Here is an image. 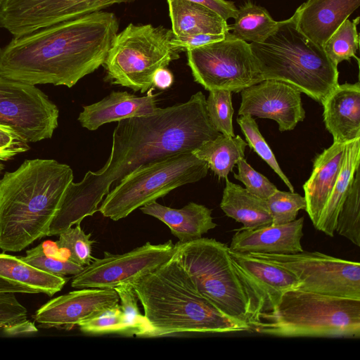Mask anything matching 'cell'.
Returning a JSON list of instances; mask_svg holds the SVG:
<instances>
[{
    "mask_svg": "<svg viewBox=\"0 0 360 360\" xmlns=\"http://www.w3.org/2000/svg\"><path fill=\"white\" fill-rule=\"evenodd\" d=\"M345 144L333 142L316 155L309 179L303 185L306 211L315 227L339 174Z\"/></svg>",
    "mask_w": 360,
    "mask_h": 360,
    "instance_id": "22",
    "label": "cell"
},
{
    "mask_svg": "<svg viewBox=\"0 0 360 360\" xmlns=\"http://www.w3.org/2000/svg\"><path fill=\"white\" fill-rule=\"evenodd\" d=\"M234 23L229 25V32L236 38L246 42H264L277 28L268 11L251 1L238 8Z\"/></svg>",
    "mask_w": 360,
    "mask_h": 360,
    "instance_id": "29",
    "label": "cell"
},
{
    "mask_svg": "<svg viewBox=\"0 0 360 360\" xmlns=\"http://www.w3.org/2000/svg\"><path fill=\"white\" fill-rule=\"evenodd\" d=\"M30 148L29 142L14 129L0 124V160H9Z\"/></svg>",
    "mask_w": 360,
    "mask_h": 360,
    "instance_id": "41",
    "label": "cell"
},
{
    "mask_svg": "<svg viewBox=\"0 0 360 360\" xmlns=\"http://www.w3.org/2000/svg\"><path fill=\"white\" fill-rule=\"evenodd\" d=\"M4 169V165L0 162V174H1V172Z\"/></svg>",
    "mask_w": 360,
    "mask_h": 360,
    "instance_id": "47",
    "label": "cell"
},
{
    "mask_svg": "<svg viewBox=\"0 0 360 360\" xmlns=\"http://www.w3.org/2000/svg\"><path fill=\"white\" fill-rule=\"evenodd\" d=\"M171 29L130 23L114 37L103 64L111 84L145 93L155 72L179 58L170 39Z\"/></svg>",
    "mask_w": 360,
    "mask_h": 360,
    "instance_id": "9",
    "label": "cell"
},
{
    "mask_svg": "<svg viewBox=\"0 0 360 360\" xmlns=\"http://www.w3.org/2000/svg\"><path fill=\"white\" fill-rule=\"evenodd\" d=\"M174 82L172 73L166 68L158 69L153 77V86L165 90L169 88Z\"/></svg>",
    "mask_w": 360,
    "mask_h": 360,
    "instance_id": "45",
    "label": "cell"
},
{
    "mask_svg": "<svg viewBox=\"0 0 360 360\" xmlns=\"http://www.w3.org/2000/svg\"><path fill=\"white\" fill-rule=\"evenodd\" d=\"M230 255L235 266L261 292L264 299L263 314L274 309L283 292L301 285L292 272L278 265L248 254L230 250Z\"/></svg>",
    "mask_w": 360,
    "mask_h": 360,
    "instance_id": "20",
    "label": "cell"
},
{
    "mask_svg": "<svg viewBox=\"0 0 360 360\" xmlns=\"http://www.w3.org/2000/svg\"><path fill=\"white\" fill-rule=\"evenodd\" d=\"M292 272L300 290L330 296L360 300V264L319 252L295 254H248Z\"/></svg>",
    "mask_w": 360,
    "mask_h": 360,
    "instance_id": "11",
    "label": "cell"
},
{
    "mask_svg": "<svg viewBox=\"0 0 360 360\" xmlns=\"http://www.w3.org/2000/svg\"><path fill=\"white\" fill-rule=\"evenodd\" d=\"M136 0H0V28L22 36L59 22Z\"/></svg>",
    "mask_w": 360,
    "mask_h": 360,
    "instance_id": "14",
    "label": "cell"
},
{
    "mask_svg": "<svg viewBox=\"0 0 360 360\" xmlns=\"http://www.w3.org/2000/svg\"><path fill=\"white\" fill-rule=\"evenodd\" d=\"M209 167L192 151L181 152L141 166L124 176L109 191L98 208L113 221L156 201L185 184L206 176Z\"/></svg>",
    "mask_w": 360,
    "mask_h": 360,
    "instance_id": "8",
    "label": "cell"
},
{
    "mask_svg": "<svg viewBox=\"0 0 360 360\" xmlns=\"http://www.w3.org/2000/svg\"><path fill=\"white\" fill-rule=\"evenodd\" d=\"M2 331L7 335H19L37 333V328L34 324L25 319L14 323L4 328Z\"/></svg>",
    "mask_w": 360,
    "mask_h": 360,
    "instance_id": "44",
    "label": "cell"
},
{
    "mask_svg": "<svg viewBox=\"0 0 360 360\" xmlns=\"http://www.w3.org/2000/svg\"><path fill=\"white\" fill-rule=\"evenodd\" d=\"M238 115L274 120L283 132L295 129L305 118L301 92L288 83L264 79L240 91Z\"/></svg>",
    "mask_w": 360,
    "mask_h": 360,
    "instance_id": "15",
    "label": "cell"
},
{
    "mask_svg": "<svg viewBox=\"0 0 360 360\" xmlns=\"http://www.w3.org/2000/svg\"><path fill=\"white\" fill-rule=\"evenodd\" d=\"M360 6V0H307L292 15L298 29L323 46Z\"/></svg>",
    "mask_w": 360,
    "mask_h": 360,
    "instance_id": "18",
    "label": "cell"
},
{
    "mask_svg": "<svg viewBox=\"0 0 360 360\" xmlns=\"http://www.w3.org/2000/svg\"><path fill=\"white\" fill-rule=\"evenodd\" d=\"M173 256L203 297L252 331L264 313L263 296L235 266L226 244L207 238L179 241Z\"/></svg>",
    "mask_w": 360,
    "mask_h": 360,
    "instance_id": "5",
    "label": "cell"
},
{
    "mask_svg": "<svg viewBox=\"0 0 360 360\" xmlns=\"http://www.w3.org/2000/svg\"><path fill=\"white\" fill-rule=\"evenodd\" d=\"M119 300L115 289H79L50 300L33 318L41 328L70 330L116 305Z\"/></svg>",
    "mask_w": 360,
    "mask_h": 360,
    "instance_id": "16",
    "label": "cell"
},
{
    "mask_svg": "<svg viewBox=\"0 0 360 360\" xmlns=\"http://www.w3.org/2000/svg\"><path fill=\"white\" fill-rule=\"evenodd\" d=\"M225 180L219 206L227 217L243 224L240 229H256L271 225L272 218L266 200L252 195L228 178Z\"/></svg>",
    "mask_w": 360,
    "mask_h": 360,
    "instance_id": "26",
    "label": "cell"
},
{
    "mask_svg": "<svg viewBox=\"0 0 360 360\" xmlns=\"http://www.w3.org/2000/svg\"><path fill=\"white\" fill-rule=\"evenodd\" d=\"M0 292L35 294V292L20 285L11 283L0 277Z\"/></svg>",
    "mask_w": 360,
    "mask_h": 360,
    "instance_id": "46",
    "label": "cell"
},
{
    "mask_svg": "<svg viewBox=\"0 0 360 360\" xmlns=\"http://www.w3.org/2000/svg\"><path fill=\"white\" fill-rule=\"evenodd\" d=\"M0 277L33 290L35 294L53 296L60 291L69 278L39 269L19 257L0 253Z\"/></svg>",
    "mask_w": 360,
    "mask_h": 360,
    "instance_id": "27",
    "label": "cell"
},
{
    "mask_svg": "<svg viewBox=\"0 0 360 360\" xmlns=\"http://www.w3.org/2000/svg\"><path fill=\"white\" fill-rule=\"evenodd\" d=\"M237 122L245 135L248 145L278 175L290 191L294 192L293 186L283 172L274 153L262 136L258 125L252 116L250 115H239Z\"/></svg>",
    "mask_w": 360,
    "mask_h": 360,
    "instance_id": "33",
    "label": "cell"
},
{
    "mask_svg": "<svg viewBox=\"0 0 360 360\" xmlns=\"http://www.w3.org/2000/svg\"><path fill=\"white\" fill-rule=\"evenodd\" d=\"M174 251L175 244L169 240L158 245L147 242L120 255L105 252L102 258H95L74 276L71 286L77 289H114L153 271L167 262Z\"/></svg>",
    "mask_w": 360,
    "mask_h": 360,
    "instance_id": "13",
    "label": "cell"
},
{
    "mask_svg": "<svg viewBox=\"0 0 360 360\" xmlns=\"http://www.w3.org/2000/svg\"><path fill=\"white\" fill-rule=\"evenodd\" d=\"M153 88L146 96H137L127 91H112L98 102L83 106L78 121L90 131L104 124L141 116L153 112L157 108L156 96Z\"/></svg>",
    "mask_w": 360,
    "mask_h": 360,
    "instance_id": "21",
    "label": "cell"
},
{
    "mask_svg": "<svg viewBox=\"0 0 360 360\" xmlns=\"http://www.w3.org/2000/svg\"><path fill=\"white\" fill-rule=\"evenodd\" d=\"M248 143L239 136H227L219 134L216 138L205 141L192 153L207 162L219 179L228 178L238 160L244 158Z\"/></svg>",
    "mask_w": 360,
    "mask_h": 360,
    "instance_id": "28",
    "label": "cell"
},
{
    "mask_svg": "<svg viewBox=\"0 0 360 360\" xmlns=\"http://www.w3.org/2000/svg\"><path fill=\"white\" fill-rule=\"evenodd\" d=\"M281 337H360V300L285 291L252 332Z\"/></svg>",
    "mask_w": 360,
    "mask_h": 360,
    "instance_id": "7",
    "label": "cell"
},
{
    "mask_svg": "<svg viewBox=\"0 0 360 360\" xmlns=\"http://www.w3.org/2000/svg\"><path fill=\"white\" fill-rule=\"evenodd\" d=\"M206 108L210 122L220 133L227 136H235L233 128V108L232 92L224 89L209 91Z\"/></svg>",
    "mask_w": 360,
    "mask_h": 360,
    "instance_id": "34",
    "label": "cell"
},
{
    "mask_svg": "<svg viewBox=\"0 0 360 360\" xmlns=\"http://www.w3.org/2000/svg\"><path fill=\"white\" fill-rule=\"evenodd\" d=\"M359 17L352 21L346 19L332 34L323 46V50L331 62L338 67L343 60H350L356 56L359 47V37L357 25Z\"/></svg>",
    "mask_w": 360,
    "mask_h": 360,
    "instance_id": "32",
    "label": "cell"
},
{
    "mask_svg": "<svg viewBox=\"0 0 360 360\" xmlns=\"http://www.w3.org/2000/svg\"><path fill=\"white\" fill-rule=\"evenodd\" d=\"M118 29L116 15L100 11L13 37L0 49V75L71 88L103 65Z\"/></svg>",
    "mask_w": 360,
    "mask_h": 360,
    "instance_id": "2",
    "label": "cell"
},
{
    "mask_svg": "<svg viewBox=\"0 0 360 360\" xmlns=\"http://www.w3.org/2000/svg\"><path fill=\"white\" fill-rule=\"evenodd\" d=\"M250 46L264 80L288 83L320 103L339 84L338 67L298 29L293 15L278 21L264 42Z\"/></svg>",
    "mask_w": 360,
    "mask_h": 360,
    "instance_id": "6",
    "label": "cell"
},
{
    "mask_svg": "<svg viewBox=\"0 0 360 360\" xmlns=\"http://www.w3.org/2000/svg\"><path fill=\"white\" fill-rule=\"evenodd\" d=\"M172 31L176 36L224 34L229 25L217 13L187 0H167Z\"/></svg>",
    "mask_w": 360,
    "mask_h": 360,
    "instance_id": "24",
    "label": "cell"
},
{
    "mask_svg": "<svg viewBox=\"0 0 360 360\" xmlns=\"http://www.w3.org/2000/svg\"><path fill=\"white\" fill-rule=\"evenodd\" d=\"M323 122L333 142L360 138V83L338 84L321 103Z\"/></svg>",
    "mask_w": 360,
    "mask_h": 360,
    "instance_id": "19",
    "label": "cell"
},
{
    "mask_svg": "<svg viewBox=\"0 0 360 360\" xmlns=\"http://www.w3.org/2000/svg\"><path fill=\"white\" fill-rule=\"evenodd\" d=\"M15 294L0 292V331L8 326L27 319V310Z\"/></svg>",
    "mask_w": 360,
    "mask_h": 360,
    "instance_id": "40",
    "label": "cell"
},
{
    "mask_svg": "<svg viewBox=\"0 0 360 360\" xmlns=\"http://www.w3.org/2000/svg\"><path fill=\"white\" fill-rule=\"evenodd\" d=\"M304 217L291 222L256 229H238L233 236L230 250L242 254L288 255L303 251L301 239Z\"/></svg>",
    "mask_w": 360,
    "mask_h": 360,
    "instance_id": "17",
    "label": "cell"
},
{
    "mask_svg": "<svg viewBox=\"0 0 360 360\" xmlns=\"http://www.w3.org/2000/svg\"><path fill=\"white\" fill-rule=\"evenodd\" d=\"M236 165L238 172L233 174L234 178L241 181L252 195L266 200L278 190L265 176L254 169L245 158L238 160Z\"/></svg>",
    "mask_w": 360,
    "mask_h": 360,
    "instance_id": "39",
    "label": "cell"
},
{
    "mask_svg": "<svg viewBox=\"0 0 360 360\" xmlns=\"http://www.w3.org/2000/svg\"><path fill=\"white\" fill-rule=\"evenodd\" d=\"M57 249L49 248L45 243H41L27 250L25 256L19 257L39 269L60 276H75L83 269L84 266L72 262L68 255L60 253L61 250Z\"/></svg>",
    "mask_w": 360,
    "mask_h": 360,
    "instance_id": "31",
    "label": "cell"
},
{
    "mask_svg": "<svg viewBox=\"0 0 360 360\" xmlns=\"http://www.w3.org/2000/svg\"><path fill=\"white\" fill-rule=\"evenodd\" d=\"M121 301V308L125 316L128 335L147 337L148 327L138 307V297L130 283H124L115 288Z\"/></svg>",
    "mask_w": 360,
    "mask_h": 360,
    "instance_id": "37",
    "label": "cell"
},
{
    "mask_svg": "<svg viewBox=\"0 0 360 360\" xmlns=\"http://www.w3.org/2000/svg\"><path fill=\"white\" fill-rule=\"evenodd\" d=\"M81 331L89 334L119 333L127 335V326L121 306L118 304L97 316L77 325Z\"/></svg>",
    "mask_w": 360,
    "mask_h": 360,
    "instance_id": "38",
    "label": "cell"
},
{
    "mask_svg": "<svg viewBox=\"0 0 360 360\" xmlns=\"http://www.w3.org/2000/svg\"><path fill=\"white\" fill-rule=\"evenodd\" d=\"M274 225L284 224L296 219L298 212L306 210L304 197L294 192L277 190L266 200Z\"/></svg>",
    "mask_w": 360,
    "mask_h": 360,
    "instance_id": "36",
    "label": "cell"
},
{
    "mask_svg": "<svg viewBox=\"0 0 360 360\" xmlns=\"http://www.w3.org/2000/svg\"><path fill=\"white\" fill-rule=\"evenodd\" d=\"M226 33L219 34H198L186 36H176L173 33L170 43L179 51H186L191 49L220 41L225 38Z\"/></svg>",
    "mask_w": 360,
    "mask_h": 360,
    "instance_id": "42",
    "label": "cell"
},
{
    "mask_svg": "<svg viewBox=\"0 0 360 360\" xmlns=\"http://www.w3.org/2000/svg\"><path fill=\"white\" fill-rule=\"evenodd\" d=\"M71 167L55 160H26L0 179V249L20 252L48 236Z\"/></svg>",
    "mask_w": 360,
    "mask_h": 360,
    "instance_id": "3",
    "label": "cell"
},
{
    "mask_svg": "<svg viewBox=\"0 0 360 360\" xmlns=\"http://www.w3.org/2000/svg\"><path fill=\"white\" fill-rule=\"evenodd\" d=\"M91 233L86 234L80 226L70 227L60 233L55 245L59 250H65L68 259L72 262L85 266L95 258L91 255L94 241L90 240Z\"/></svg>",
    "mask_w": 360,
    "mask_h": 360,
    "instance_id": "35",
    "label": "cell"
},
{
    "mask_svg": "<svg viewBox=\"0 0 360 360\" xmlns=\"http://www.w3.org/2000/svg\"><path fill=\"white\" fill-rule=\"evenodd\" d=\"M186 53L195 82L207 91L238 93L264 80L250 44L229 32L220 41L188 49Z\"/></svg>",
    "mask_w": 360,
    "mask_h": 360,
    "instance_id": "10",
    "label": "cell"
},
{
    "mask_svg": "<svg viewBox=\"0 0 360 360\" xmlns=\"http://www.w3.org/2000/svg\"><path fill=\"white\" fill-rule=\"evenodd\" d=\"M130 283L144 310L147 337L252 330L249 325L227 316L203 297L173 255Z\"/></svg>",
    "mask_w": 360,
    "mask_h": 360,
    "instance_id": "4",
    "label": "cell"
},
{
    "mask_svg": "<svg viewBox=\"0 0 360 360\" xmlns=\"http://www.w3.org/2000/svg\"><path fill=\"white\" fill-rule=\"evenodd\" d=\"M335 231L360 246V170L358 168L337 217Z\"/></svg>",
    "mask_w": 360,
    "mask_h": 360,
    "instance_id": "30",
    "label": "cell"
},
{
    "mask_svg": "<svg viewBox=\"0 0 360 360\" xmlns=\"http://www.w3.org/2000/svg\"><path fill=\"white\" fill-rule=\"evenodd\" d=\"M360 138L345 143L339 174L315 228L333 237L337 217L359 168Z\"/></svg>",
    "mask_w": 360,
    "mask_h": 360,
    "instance_id": "25",
    "label": "cell"
},
{
    "mask_svg": "<svg viewBox=\"0 0 360 360\" xmlns=\"http://www.w3.org/2000/svg\"><path fill=\"white\" fill-rule=\"evenodd\" d=\"M58 115L56 105L35 85L0 75V124L34 143L52 137Z\"/></svg>",
    "mask_w": 360,
    "mask_h": 360,
    "instance_id": "12",
    "label": "cell"
},
{
    "mask_svg": "<svg viewBox=\"0 0 360 360\" xmlns=\"http://www.w3.org/2000/svg\"><path fill=\"white\" fill-rule=\"evenodd\" d=\"M140 210L143 214L165 224L181 243L200 238L217 226L213 221L212 210L193 202L181 209H174L153 201L140 207Z\"/></svg>",
    "mask_w": 360,
    "mask_h": 360,
    "instance_id": "23",
    "label": "cell"
},
{
    "mask_svg": "<svg viewBox=\"0 0 360 360\" xmlns=\"http://www.w3.org/2000/svg\"><path fill=\"white\" fill-rule=\"evenodd\" d=\"M219 134L210 120L201 91L184 103L118 121L108 161L100 170L88 171L81 181L68 184L48 236H58L92 216L111 186L138 167L175 153L193 151Z\"/></svg>",
    "mask_w": 360,
    "mask_h": 360,
    "instance_id": "1",
    "label": "cell"
},
{
    "mask_svg": "<svg viewBox=\"0 0 360 360\" xmlns=\"http://www.w3.org/2000/svg\"><path fill=\"white\" fill-rule=\"evenodd\" d=\"M210 8L217 13L225 20L235 18L238 8L233 1L227 0H187Z\"/></svg>",
    "mask_w": 360,
    "mask_h": 360,
    "instance_id": "43",
    "label": "cell"
}]
</instances>
